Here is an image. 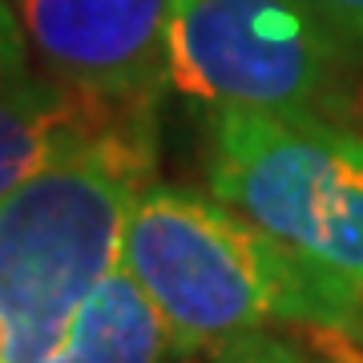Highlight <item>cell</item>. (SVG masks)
Returning a JSON list of instances; mask_svg holds the SVG:
<instances>
[{
  "instance_id": "cell-1",
  "label": "cell",
  "mask_w": 363,
  "mask_h": 363,
  "mask_svg": "<svg viewBox=\"0 0 363 363\" xmlns=\"http://www.w3.org/2000/svg\"><path fill=\"white\" fill-rule=\"evenodd\" d=\"M178 355L262 331L363 339V295L283 247L214 194L150 182L133 198L121 259Z\"/></svg>"
},
{
  "instance_id": "cell-2",
  "label": "cell",
  "mask_w": 363,
  "mask_h": 363,
  "mask_svg": "<svg viewBox=\"0 0 363 363\" xmlns=\"http://www.w3.org/2000/svg\"><path fill=\"white\" fill-rule=\"evenodd\" d=\"M157 169V113L0 202V363H45L117 271L133 198Z\"/></svg>"
},
{
  "instance_id": "cell-3",
  "label": "cell",
  "mask_w": 363,
  "mask_h": 363,
  "mask_svg": "<svg viewBox=\"0 0 363 363\" xmlns=\"http://www.w3.org/2000/svg\"><path fill=\"white\" fill-rule=\"evenodd\" d=\"M206 186L363 295V138L343 121L214 109L206 117Z\"/></svg>"
},
{
  "instance_id": "cell-4",
  "label": "cell",
  "mask_w": 363,
  "mask_h": 363,
  "mask_svg": "<svg viewBox=\"0 0 363 363\" xmlns=\"http://www.w3.org/2000/svg\"><path fill=\"white\" fill-rule=\"evenodd\" d=\"M355 40L311 0H174L166 93L214 109L343 121Z\"/></svg>"
},
{
  "instance_id": "cell-5",
  "label": "cell",
  "mask_w": 363,
  "mask_h": 363,
  "mask_svg": "<svg viewBox=\"0 0 363 363\" xmlns=\"http://www.w3.org/2000/svg\"><path fill=\"white\" fill-rule=\"evenodd\" d=\"M28 52L69 85L162 97L174 0H9Z\"/></svg>"
},
{
  "instance_id": "cell-6",
  "label": "cell",
  "mask_w": 363,
  "mask_h": 363,
  "mask_svg": "<svg viewBox=\"0 0 363 363\" xmlns=\"http://www.w3.org/2000/svg\"><path fill=\"white\" fill-rule=\"evenodd\" d=\"M157 101L162 97L97 93L49 73H33L0 89V202L21 194L65 157L157 113Z\"/></svg>"
},
{
  "instance_id": "cell-7",
  "label": "cell",
  "mask_w": 363,
  "mask_h": 363,
  "mask_svg": "<svg viewBox=\"0 0 363 363\" xmlns=\"http://www.w3.org/2000/svg\"><path fill=\"white\" fill-rule=\"evenodd\" d=\"M178 355L130 274L117 267L89 298L65 347L45 363H166Z\"/></svg>"
},
{
  "instance_id": "cell-8",
  "label": "cell",
  "mask_w": 363,
  "mask_h": 363,
  "mask_svg": "<svg viewBox=\"0 0 363 363\" xmlns=\"http://www.w3.org/2000/svg\"><path fill=\"white\" fill-rule=\"evenodd\" d=\"M210 355H214V363H363V359H351V355L311 351L303 343H295L286 331H262V335L234 339V343L214 347Z\"/></svg>"
},
{
  "instance_id": "cell-9",
  "label": "cell",
  "mask_w": 363,
  "mask_h": 363,
  "mask_svg": "<svg viewBox=\"0 0 363 363\" xmlns=\"http://www.w3.org/2000/svg\"><path fill=\"white\" fill-rule=\"evenodd\" d=\"M33 73L37 69H33V52H28V40L21 33V21H16L13 4L0 0V89H9Z\"/></svg>"
},
{
  "instance_id": "cell-10",
  "label": "cell",
  "mask_w": 363,
  "mask_h": 363,
  "mask_svg": "<svg viewBox=\"0 0 363 363\" xmlns=\"http://www.w3.org/2000/svg\"><path fill=\"white\" fill-rule=\"evenodd\" d=\"M311 4L363 49V0H311Z\"/></svg>"
}]
</instances>
